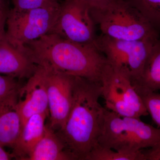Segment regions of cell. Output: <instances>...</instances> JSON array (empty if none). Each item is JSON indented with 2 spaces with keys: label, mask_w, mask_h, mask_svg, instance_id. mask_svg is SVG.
I'll return each instance as SVG.
<instances>
[{
  "label": "cell",
  "mask_w": 160,
  "mask_h": 160,
  "mask_svg": "<svg viewBox=\"0 0 160 160\" xmlns=\"http://www.w3.org/2000/svg\"><path fill=\"white\" fill-rule=\"evenodd\" d=\"M158 33L160 32V0H127Z\"/></svg>",
  "instance_id": "obj_17"
},
{
  "label": "cell",
  "mask_w": 160,
  "mask_h": 160,
  "mask_svg": "<svg viewBox=\"0 0 160 160\" xmlns=\"http://www.w3.org/2000/svg\"><path fill=\"white\" fill-rule=\"evenodd\" d=\"M86 160H145L142 150L138 152L120 151L97 145Z\"/></svg>",
  "instance_id": "obj_16"
},
{
  "label": "cell",
  "mask_w": 160,
  "mask_h": 160,
  "mask_svg": "<svg viewBox=\"0 0 160 160\" xmlns=\"http://www.w3.org/2000/svg\"><path fill=\"white\" fill-rule=\"evenodd\" d=\"M46 113L32 116L22 126L19 135L12 147V152L17 160H27L32 149L45 132Z\"/></svg>",
  "instance_id": "obj_13"
},
{
  "label": "cell",
  "mask_w": 160,
  "mask_h": 160,
  "mask_svg": "<svg viewBox=\"0 0 160 160\" xmlns=\"http://www.w3.org/2000/svg\"><path fill=\"white\" fill-rule=\"evenodd\" d=\"M142 151L145 160H160V144Z\"/></svg>",
  "instance_id": "obj_21"
},
{
  "label": "cell",
  "mask_w": 160,
  "mask_h": 160,
  "mask_svg": "<svg viewBox=\"0 0 160 160\" xmlns=\"http://www.w3.org/2000/svg\"><path fill=\"white\" fill-rule=\"evenodd\" d=\"M38 66L24 49L10 42L6 30L0 33V74L28 79Z\"/></svg>",
  "instance_id": "obj_11"
},
{
  "label": "cell",
  "mask_w": 160,
  "mask_h": 160,
  "mask_svg": "<svg viewBox=\"0 0 160 160\" xmlns=\"http://www.w3.org/2000/svg\"><path fill=\"white\" fill-rule=\"evenodd\" d=\"M159 144V128L146 124L140 118L122 117L106 108L99 146L118 151L138 152Z\"/></svg>",
  "instance_id": "obj_4"
},
{
  "label": "cell",
  "mask_w": 160,
  "mask_h": 160,
  "mask_svg": "<svg viewBox=\"0 0 160 160\" xmlns=\"http://www.w3.org/2000/svg\"><path fill=\"white\" fill-rule=\"evenodd\" d=\"M102 90L101 83L76 77L71 109L56 132L75 160H86L98 144L106 109L99 102Z\"/></svg>",
  "instance_id": "obj_1"
},
{
  "label": "cell",
  "mask_w": 160,
  "mask_h": 160,
  "mask_svg": "<svg viewBox=\"0 0 160 160\" xmlns=\"http://www.w3.org/2000/svg\"><path fill=\"white\" fill-rule=\"evenodd\" d=\"M5 25H3L0 22V33L5 31Z\"/></svg>",
  "instance_id": "obj_25"
},
{
  "label": "cell",
  "mask_w": 160,
  "mask_h": 160,
  "mask_svg": "<svg viewBox=\"0 0 160 160\" xmlns=\"http://www.w3.org/2000/svg\"><path fill=\"white\" fill-rule=\"evenodd\" d=\"M86 3L90 7H97L105 5L111 0H81Z\"/></svg>",
  "instance_id": "obj_23"
},
{
  "label": "cell",
  "mask_w": 160,
  "mask_h": 160,
  "mask_svg": "<svg viewBox=\"0 0 160 160\" xmlns=\"http://www.w3.org/2000/svg\"><path fill=\"white\" fill-rule=\"evenodd\" d=\"M96 25L90 7L81 0H65L50 33L74 42L95 44Z\"/></svg>",
  "instance_id": "obj_8"
},
{
  "label": "cell",
  "mask_w": 160,
  "mask_h": 160,
  "mask_svg": "<svg viewBox=\"0 0 160 160\" xmlns=\"http://www.w3.org/2000/svg\"><path fill=\"white\" fill-rule=\"evenodd\" d=\"M101 84L106 109L122 117L140 118L149 114L131 80L108 63L102 74Z\"/></svg>",
  "instance_id": "obj_7"
},
{
  "label": "cell",
  "mask_w": 160,
  "mask_h": 160,
  "mask_svg": "<svg viewBox=\"0 0 160 160\" xmlns=\"http://www.w3.org/2000/svg\"><path fill=\"white\" fill-rule=\"evenodd\" d=\"M3 147L0 144V160H9L13 158L12 153H9L6 152Z\"/></svg>",
  "instance_id": "obj_24"
},
{
  "label": "cell",
  "mask_w": 160,
  "mask_h": 160,
  "mask_svg": "<svg viewBox=\"0 0 160 160\" xmlns=\"http://www.w3.org/2000/svg\"><path fill=\"white\" fill-rule=\"evenodd\" d=\"M19 92L0 100V144L12 148L22 129L17 104Z\"/></svg>",
  "instance_id": "obj_12"
},
{
  "label": "cell",
  "mask_w": 160,
  "mask_h": 160,
  "mask_svg": "<svg viewBox=\"0 0 160 160\" xmlns=\"http://www.w3.org/2000/svg\"><path fill=\"white\" fill-rule=\"evenodd\" d=\"M9 10L6 0H0V22L5 26Z\"/></svg>",
  "instance_id": "obj_22"
},
{
  "label": "cell",
  "mask_w": 160,
  "mask_h": 160,
  "mask_svg": "<svg viewBox=\"0 0 160 160\" xmlns=\"http://www.w3.org/2000/svg\"><path fill=\"white\" fill-rule=\"evenodd\" d=\"M53 129L46 125L42 137L39 141L27 160H74Z\"/></svg>",
  "instance_id": "obj_14"
},
{
  "label": "cell",
  "mask_w": 160,
  "mask_h": 160,
  "mask_svg": "<svg viewBox=\"0 0 160 160\" xmlns=\"http://www.w3.org/2000/svg\"><path fill=\"white\" fill-rule=\"evenodd\" d=\"M158 39L125 41L101 34L96 39L95 45L112 68L133 83L141 76L152 48Z\"/></svg>",
  "instance_id": "obj_6"
},
{
  "label": "cell",
  "mask_w": 160,
  "mask_h": 160,
  "mask_svg": "<svg viewBox=\"0 0 160 160\" xmlns=\"http://www.w3.org/2000/svg\"><path fill=\"white\" fill-rule=\"evenodd\" d=\"M19 96L17 108L22 126L33 115L46 113L49 116L46 70L44 66L38 65L26 84L20 88Z\"/></svg>",
  "instance_id": "obj_10"
},
{
  "label": "cell",
  "mask_w": 160,
  "mask_h": 160,
  "mask_svg": "<svg viewBox=\"0 0 160 160\" xmlns=\"http://www.w3.org/2000/svg\"><path fill=\"white\" fill-rule=\"evenodd\" d=\"M90 10L101 34L108 37L132 41L159 39L158 32L127 0H111Z\"/></svg>",
  "instance_id": "obj_3"
},
{
  "label": "cell",
  "mask_w": 160,
  "mask_h": 160,
  "mask_svg": "<svg viewBox=\"0 0 160 160\" xmlns=\"http://www.w3.org/2000/svg\"><path fill=\"white\" fill-rule=\"evenodd\" d=\"M37 65L101 83L108 64L95 44L84 45L49 33L24 47Z\"/></svg>",
  "instance_id": "obj_2"
},
{
  "label": "cell",
  "mask_w": 160,
  "mask_h": 160,
  "mask_svg": "<svg viewBox=\"0 0 160 160\" xmlns=\"http://www.w3.org/2000/svg\"><path fill=\"white\" fill-rule=\"evenodd\" d=\"M13 9L18 10L35 9L51 4L58 0H10Z\"/></svg>",
  "instance_id": "obj_20"
},
{
  "label": "cell",
  "mask_w": 160,
  "mask_h": 160,
  "mask_svg": "<svg viewBox=\"0 0 160 160\" xmlns=\"http://www.w3.org/2000/svg\"><path fill=\"white\" fill-rule=\"evenodd\" d=\"M61 4L58 1L25 10L10 9L7 15L6 34L10 42L24 49L29 43L51 32L56 22Z\"/></svg>",
  "instance_id": "obj_5"
},
{
  "label": "cell",
  "mask_w": 160,
  "mask_h": 160,
  "mask_svg": "<svg viewBox=\"0 0 160 160\" xmlns=\"http://www.w3.org/2000/svg\"><path fill=\"white\" fill-rule=\"evenodd\" d=\"M149 114L160 129V93L157 92H137Z\"/></svg>",
  "instance_id": "obj_18"
},
{
  "label": "cell",
  "mask_w": 160,
  "mask_h": 160,
  "mask_svg": "<svg viewBox=\"0 0 160 160\" xmlns=\"http://www.w3.org/2000/svg\"><path fill=\"white\" fill-rule=\"evenodd\" d=\"M43 66L46 70L49 125L52 129H59L65 124L71 109L76 76Z\"/></svg>",
  "instance_id": "obj_9"
},
{
  "label": "cell",
  "mask_w": 160,
  "mask_h": 160,
  "mask_svg": "<svg viewBox=\"0 0 160 160\" xmlns=\"http://www.w3.org/2000/svg\"><path fill=\"white\" fill-rule=\"evenodd\" d=\"M137 92L160 90V40L155 43L141 76L132 83Z\"/></svg>",
  "instance_id": "obj_15"
},
{
  "label": "cell",
  "mask_w": 160,
  "mask_h": 160,
  "mask_svg": "<svg viewBox=\"0 0 160 160\" xmlns=\"http://www.w3.org/2000/svg\"><path fill=\"white\" fill-rule=\"evenodd\" d=\"M20 88L16 78L0 74V100L19 91Z\"/></svg>",
  "instance_id": "obj_19"
}]
</instances>
